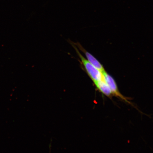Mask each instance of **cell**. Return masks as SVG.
<instances>
[{
  "label": "cell",
  "mask_w": 153,
  "mask_h": 153,
  "mask_svg": "<svg viewBox=\"0 0 153 153\" xmlns=\"http://www.w3.org/2000/svg\"><path fill=\"white\" fill-rule=\"evenodd\" d=\"M76 51L81 58L82 64L85 67L86 71L93 82H95L103 79L102 73L93 65L87 59L82 56L77 49H76Z\"/></svg>",
  "instance_id": "1"
},
{
  "label": "cell",
  "mask_w": 153,
  "mask_h": 153,
  "mask_svg": "<svg viewBox=\"0 0 153 153\" xmlns=\"http://www.w3.org/2000/svg\"><path fill=\"white\" fill-rule=\"evenodd\" d=\"M103 79L108 84L111 91L113 95L121 99L122 100L125 101L126 102L134 106L129 101V99L124 97L120 92L118 89L117 85L115 81L111 76L108 74L105 71L102 73Z\"/></svg>",
  "instance_id": "2"
},
{
  "label": "cell",
  "mask_w": 153,
  "mask_h": 153,
  "mask_svg": "<svg viewBox=\"0 0 153 153\" xmlns=\"http://www.w3.org/2000/svg\"><path fill=\"white\" fill-rule=\"evenodd\" d=\"M94 83L97 88L101 93L107 97L111 98L113 96L112 91L108 84L103 79Z\"/></svg>",
  "instance_id": "3"
},
{
  "label": "cell",
  "mask_w": 153,
  "mask_h": 153,
  "mask_svg": "<svg viewBox=\"0 0 153 153\" xmlns=\"http://www.w3.org/2000/svg\"><path fill=\"white\" fill-rule=\"evenodd\" d=\"M85 53L87 60L90 63L95 66L96 68L98 69L102 73L105 72V69L102 65L94 56L87 51H85Z\"/></svg>",
  "instance_id": "4"
}]
</instances>
